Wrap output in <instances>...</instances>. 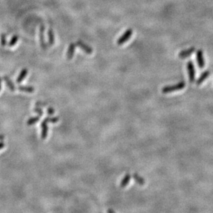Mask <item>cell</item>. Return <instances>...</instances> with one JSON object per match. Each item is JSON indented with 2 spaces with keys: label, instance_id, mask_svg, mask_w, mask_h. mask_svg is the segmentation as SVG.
Masks as SVG:
<instances>
[{
  "label": "cell",
  "instance_id": "6da1fadb",
  "mask_svg": "<svg viewBox=\"0 0 213 213\" xmlns=\"http://www.w3.org/2000/svg\"><path fill=\"white\" fill-rule=\"evenodd\" d=\"M185 86H186V83L184 82V81H181V82H179L175 85H172V86H167L164 88H163L162 91L163 94H168V93H172V92H174V91L182 90Z\"/></svg>",
  "mask_w": 213,
  "mask_h": 213
},
{
  "label": "cell",
  "instance_id": "7a4b0ae2",
  "mask_svg": "<svg viewBox=\"0 0 213 213\" xmlns=\"http://www.w3.org/2000/svg\"><path fill=\"white\" fill-rule=\"evenodd\" d=\"M133 35V30L132 29H128V30L124 32V33L122 35V37H120L119 39L117 40V44L118 45H122L123 44L126 42L128 39L130 38L131 36Z\"/></svg>",
  "mask_w": 213,
  "mask_h": 213
},
{
  "label": "cell",
  "instance_id": "3957f363",
  "mask_svg": "<svg viewBox=\"0 0 213 213\" xmlns=\"http://www.w3.org/2000/svg\"><path fill=\"white\" fill-rule=\"evenodd\" d=\"M187 68L189 75V80L190 82L193 83L195 81V67L192 61H188L187 64Z\"/></svg>",
  "mask_w": 213,
  "mask_h": 213
},
{
  "label": "cell",
  "instance_id": "277c9868",
  "mask_svg": "<svg viewBox=\"0 0 213 213\" xmlns=\"http://www.w3.org/2000/svg\"><path fill=\"white\" fill-rule=\"evenodd\" d=\"M196 61L198 63L199 67L200 68H204L205 66V61L204 57V52L201 50H198L196 54Z\"/></svg>",
  "mask_w": 213,
  "mask_h": 213
},
{
  "label": "cell",
  "instance_id": "5b68a950",
  "mask_svg": "<svg viewBox=\"0 0 213 213\" xmlns=\"http://www.w3.org/2000/svg\"><path fill=\"white\" fill-rule=\"evenodd\" d=\"M44 30L45 27L44 25H41L40 26V30H39V40H40V45L41 46V48L46 50L47 48V44L45 42V38H44Z\"/></svg>",
  "mask_w": 213,
  "mask_h": 213
},
{
  "label": "cell",
  "instance_id": "8992f818",
  "mask_svg": "<svg viewBox=\"0 0 213 213\" xmlns=\"http://www.w3.org/2000/svg\"><path fill=\"white\" fill-rule=\"evenodd\" d=\"M77 46H78L79 47H80L81 49H82V50L86 52V53L88 54V55H90L92 54V52H93V50L91 48V47H90L89 46H88L87 44H84L82 41H78L76 44Z\"/></svg>",
  "mask_w": 213,
  "mask_h": 213
},
{
  "label": "cell",
  "instance_id": "52a82bcc",
  "mask_svg": "<svg viewBox=\"0 0 213 213\" xmlns=\"http://www.w3.org/2000/svg\"><path fill=\"white\" fill-rule=\"evenodd\" d=\"M195 51V47H191V48H190L189 49H187V50L182 51L179 53V57L182 58V59H184L186 57H188L191 54H192V52H194Z\"/></svg>",
  "mask_w": 213,
  "mask_h": 213
},
{
  "label": "cell",
  "instance_id": "ba28073f",
  "mask_svg": "<svg viewBox=\"0 0 213 213\" xmlns=\"http://www.w3.org/2000/svg\"><path fill=\"white\" fill-rule=\"evenodd\" d=\"M41 139H45L47 137L48 135V127L47 125V122H46L45 120H44L43 122H41Z\"/></svg>",
  "mask_w": 213,
  "mask_h": 213
},
{
  "label": "cell",
  "instance_id": "9c48e42d",
  "mask_svg": "<svg viewBox=\"0 0 213 213\" xmlns=\"http://www.w3.org/2000/svg\"><path fill=\"white\" fill-rule=\"evenodd\" d=\"M75 49V44L74 43H71L69 46H68V52H67V58L68 60H70L73 59L74 56V52Z\"/></svg>",
  "mask_w": 213,
  "mask_h": 213
},
{
  "label": "cell",
  "instance_id": "30bf717a",
  "mask_svg": "<svg viewBox=\"0 0 213 213\" xmlns=\"http://www.w3.org/2000/svg\"><path fill=\"white\" fill-rule=\"evenodd\" d=\"M210 71L209 70H206L205 72H204L201 75V76L199 77V78L197 80V81H196V85H200L201 84H202L204 81L206 80L208 77V76L210 75Z\"/></svg>",
  "mask_w": 213,
  "mask_h": 213
},
{
  "label": "cell",
  "instance_id": "8fae6325",
  "mask_svg": "<svg viewBox=\"0 0 213 213\" xmlns=\"http://www.w3.org/2000/svg\"><path fill=\"white\" fill-rule=\"evenodd\" d=\"M3 79H4V80L5 81V82H6V85H7V86H8V88H9V89L11 90V91L14 92L15 90V89H16V88L14 84L12 83V81L11 80V79H10L8 76H4V77H3Z\"/></svg>",
  "mask_w": 213,
  "mask_h": 213
},
{
  "label": "cell",
  "instance_id": "7c38bea8",
  "mask_svg": "<svg viewBox=\"0 0 213 213\" xmlns=\"http://www.w3.org/2000/svg\"><path fill=\"white\" fill-rule=\"evenodd\" d=\"M28 72V71L27 68H24V69L21 71V73H19V75L17 79V84H20L22 82V81L24 80V79L26 77V75H27Z\"/></svg>",
  "mask_w": 213,
  "mask_h": 213
},
{
  "label": "cell",
  "instance_id": "4fadbf2b",
  "mask_svg": "<svg viewBox=\"0 0 213 213\" xmlns=\"http://www.w3.org/2000/svg\"><path fill=\"white\" fill-rule=\"evenodd\" d=\"M48 44L50 46L54 44L55 42V35L54 32L52 28H49L48 31Z\"/></svg>",
  "mask_w": 213,
  "mask_h": 213
},
{
  "label": "cell",
  "instance_id": "5bb4252c",
  "mask_svg": "<svg viewBox=\"0 0 213 213\" xmlns=\"http://www.w3.org/2000/svg\"><path fill=\"white\" fill-rule=\"evenodd\" d=\"M130 178H131V176L130 174H126L125 176H124V177L122 180V182H121V183H120L121 188L126 187L127 185L128 184V183L130 180Z\"/></svg>",
  "mask_w": 213,
  "mask_h": 213
},
{
  "label": "cell",
  "instance_id": "9a60e30c",
  "mask_svg": "<svg viewBox=\"0 0 213 213\" xmlns=\"http://www.w3.org/2000/svg\"><path fill=\"white\" fill-rule=\"evenodd\" d=\"M17 89L25 93H33L35 88L32 86H19L17 87Z\"/></svg>",
  "mask_w": 213,
  "mask_h": 213
},
{
  "label": "cell",
  "instance_id": "2e32d148",
  "mask_svg": "<svg viewBox=\"0 0 213 213\" xmlns=\"http://www.w3.org/2000/svg\"><path fill=\"white\" fill-rule=\"evenodd\" d=\"M133 178L135 179V181L141 186H142L145 183V180H144V179L142 177H140L138 174H137V173H135V174L133 175Z\"/></svg>",
  "mask_w": 213,
  "mask_h": 213
},
{
  "label": "cell",
  "instance_id": "e0dca14e",
  "mask_svg": "<svg viewBox=\"0 0 213 213\" xmlns=\"http://www.w3.org/2000/svg\"><path fill=\"white\" fill-rule=\"evenodd\" d=\"M39 120H40V116L31 117V118H30V119H29L27 121V125H28V126L33 125L34 123L38 122Z\"/></svg>",
  "mask_w": 213,
  "mask_h": 213
},
{
  "label": "cell",
  "instance_id": "ac0fdd59",
  "mask_svg": "<svg viewBox=\"0 0 213 213\" xmlns=\"http://www.w3.org/2000/svg\"><path fill=\"white\" fill-rule=\"evenodd\" d=\"M19 39V37L18 35H14L13 37L11 38V40L8 42V46H13L17 44V42Z\"/></svg>",
  "mask_w": 213,
  "mask_h": 213
},
{
  "label": "cell",
  "instance_id": "d6986e66",
  "mask_svg": "<svg viewBox=\"0 0 213 213\" xmlns=\"http://www.w3.org/2000/svg\"><path fill=\"white\" fill-rule=\"evenodd\" d=\"M46 122H50V123H57L59 121V117H46L44 119Z\"/></svg>",
  "mask_w": 213,
  "mask_h": 213
},
{
  "label": "cell",
  "instance_id": "ffe728a7",
  "mask_svg": "<svg viewBox=\"0 0 213 213\" xmlns=\"http://www.w3.org/2000/svg\"><path fill=\"white\" fill-rule=\"evenodd\" d=\"M7 44V41H6V38L5 35H1V45L2 46H4Z\"/></svg>",
  "mask_w": 213,
  "mask_h": 213
},
{
  "label": "cell",
  "instance_id": "44dd1931",
  "mask_svg": "<svg viewBox=\"0 0 213 213\" xmlns=\"http://www.w3.org/2000/svg\"><path fill=\"white\" fill-rule=\"evenodd\" d=\"M34 111L35 113H37V114H39V116H43V114H44V112H43V110H41V109H40L39 107H35V109H34Z\"/></svg>",
  "mask_w": 213,
  "mask_h": 213
},
{
  "label": "cell",
  "instance_id": "7402d4cb",
  "mask_svg": "<svg viewBox=\"0 0 213 213\" xmlns=\"http://www.w3.org/2000/svg\"><path fill=\"white\" fill-rule=\"evenodd\" d=\"M47 113L49 115H52V114H54L55 110L54 109H52V107H49L47 109Z\"/></svg>",
  "mask_w": 213,
  "mask_h": 213
},
{
  "label": "cell",
  "instance_id": "603a6c76",
  "mask_svg": "<svg viewBox=\"0 0 213 213\" xmlns=\"http://www.w3.org/2000/svg\"><path fill=\"white\" fill-rule=\"evenodd\" d=\"M46 106V104L44 102H41V101H37V102L36 103V106H37V107H40V106L44 107Z\"/></svg>",
  "mask_w": 213,
  "mask_h": 213
},
{
  "label": "cell",
  "instance_id": "cb8c5ba5",
  "mask_svg": "<svg viewBox=\"0 0 213 213\" xmlns=\"http://www.w3.org/2000/svg\"><path fill=\"white\" fill-rule=\"evenodd\" d=\"M5 146V143L4 142H0V150L2 149Z\"/></svg>",
  "mask_w": 213,
  "mask_h": 213
},
{
  "label": "cell",
  "instance_id": "d4e9b609",
  "mask_svg": "<svg viewBox=\"0 0 213 213\" xmlns=\"http://www.w3.org/2000/svg\"><path fill=\"white\" fill-rule=\"evenodd\" d=\"M4 136L2 135H0V140L2 141V140H4Z\"/></svg>",
  "mask_w": 213,
  "mask_h": 213
},
{
  "label": "cell",
  "instance_id": "484cf974",
  "mask_svg": "<svg viewBox=\"0 0 213 213\" xmlns=\"http://www.w3.org/2000/svg\"><path fill=\"white\" fill-rule=\"evenodd\" d=\"M2 84V79L0 78V90H1V87H2V86H2V84Z\"/></svg>",
  "mask_w": 213,
  "mask_h": 213
},
{
  "label": "cell",
  "instance_id": "4316f807",
  "mask_svg": "<svg viewBox=\"0 0 213 213\" xmlns=\"http://www.w3.org/2000/svg\"><path fill=\"white\" fill-rule=\"evenodd\" d=\"M108 212H114V211H112V210H109V211H108Z\"/></svg>",
  "mask_w": 213,
  "mask_h": 213
}]
</instances>
